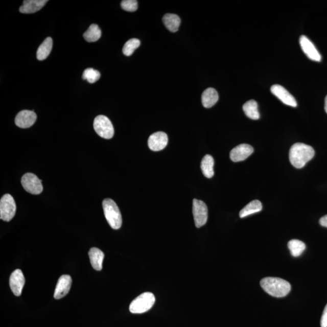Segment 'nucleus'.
Returning a JSON list of instances; mask_svg holds the SVG:
<instances>
[{
	"label": "nucleus",
	"instance_id": "28",
	"mask_svg": "<svg viewBox=\"0 0 327 327\" xmlns=\"http://www.w3.org/2000/svg\"><path fill=\"white\" fill-rule=\"evenodd\" d=\"M121 6L124 11L135 12L138 9V2L136 0H124L121 3Z\"/></svg>",
	"mask_w": 327,
	"mask_h": 327
},
{
	"label": "nucleus",
	"instance_id": "4",
	"mask_svg": "<svg viewBox=\"0 0 327 327\" xmlns=\"http://www.w3.org/2000/svg\"><path fill=\"white\" fill-rule=\"evenodd\" d=\"M155 302L154 294L150 292L144 293L136 297L130 303V312L133 314H142L152 309Z\"/></svg>",
	"mask_w": 327,
	"mask_h": 327
},
{
	"label": "nucleus",
	"instance_id": "8",
	"mask_svg": "<svg viewBox=\"0 0 327 327\" xmlns=\"http://www.w3.org/2000/svg\"><path fill=\"white\" fill-rule=\"evenodd\" d=\"M193 214H194L195 226L200 228L207 221L208 208L203 201L194 199L193 201Z\"/></svg>",
	"mask_w": 327,
	"mask_h": 327
},
{
	"label": "nucleus",
	"instance_id": "26",
	"mask_svg": "<svg viewBox=\"0 0 327 327\" xmlns=\"http://www.w3.org/2000/svg\"><path fill=\"white\" fill-rule=\"evenodd\" d=\"M141 44L138 39L132 38L126 42L123 48V52L126 56L129 57L133 54L134 51L139 47Z\"/></svg>",
	"mask_w": 327,
	"mask_h": 327
},
{
	"label": "nucleus",
	"instance_id": "1",
	"mask_svg": "<svg viewBox=\"0 0 327 327\" xmlns=\"http://www.w3.org/2000/svg\"><path fill=\"white\" fill-rule=\"evenodd\" d=\"M315 156V150L312 146L306 144H294L290 150L289 159L291 164L297 169H301Z\"/></svg>",
	"mask_w": 327,
	"mask_h": 327
},
{
	"label": "nucleus",
	"instance_id": "29",
	"mask_svg": "<svg viewBox=\"0 0 327 327\" xmlns=\"http://www.w3.org/2000/svg\"><path fill=\"white\" fill-rule=\"evenodd\" d=\"M320 326L321 327H327V304L323 310L321 320H320Z\"/></svg>",
	"mask_w": 327,
	"mask_h": 327
},
{
	"label": "nucleus",
	"instance_id": "18",
	"mask_svg": "<svg viewBox=\"0 0 327 327\" xmlns=\"http://www.w3.org/2000/svg\"><path fill=\"white\" fill-rule=\"evenodd\" d=\"M202 104L205 108H211L218 102L219 96L214 88H208L202 95Z\"/></svg>",
	"mask_w": 327,
	"mask_h": 327
},
{
	"label": "nucleus",
	"instance_id": "2",
	"mask_svg": "<svg viewBox=\"0 0 327 327\" xmlns=\"http://www.w3.org/2000/svg\"><path fill=\"white\" fill-rule=\"evenodd\" d=\"M260 284L265 292L273 297H285L291 290L290 284L279 277H265L261 281Z\"/></svg>",
	"mask_w": 327,
	"mask_h": 327
},
{
	"label": "nucleus",
	"instance_id": "5",
	"mask_svg": "<svg viewBox=\"0 0 327 327\" xmlns=\"http://www.w3.org/2000/svg\"><path fill=\"white\" fill-rule=\"evenodd\" d=\"M95 130L98 135L104 139H111L114 135V128L112 122L104 115H99L95 119Z\"/></svg>",
	"mask_w": 327,
	"mask_h": 327
},
{
	"label": "nucleus",
	"instance_id": "21",
	"mask_svg": "<svg viewBox=\"0 0 327 327\" xmlns=\"http://www.w3.org/2000/svg\"><path fill=\"white\" fill-rule=\"evenodd\" d=\"M243 110L245 115L251 120H256L260 118L258 103L253 100L248 101L244 104Z\"/></svg>",
	"mask_w": 327,
	"mask_h": 327
},
{
	"label": "nucleus",
	"instance_id": "25",
	"mask_svg": "<svg viewBox=\"0 0 327 327\" xmlns=\"http://www.w3.org/2000/svg\"><path fill=\"white\" fill-rule=\"evenodd\" d=\"M288 247H289L291 254L293 256L298 257L306 250V245L301 241L292 240L288 243Z\"/></svg>",
	"mask_w": 327,
	"mask_h": 327
},
{
	"label": "nucleus",
	"instance_id": "13",
	"mask_svg": "<svg viewBox=\"0 0 327 327\" xmlns=\"http://www.w3.org/2000/svg\"><path fill=\"white\" fill-rule=\"evenodd\" d=\"M254 152L253 147L247 144H242L232 149L230 153L232 161L237 162L244 161Z\"/></svg>",
	"mask_w": 327,
	"mask_h": 327
},
{
	"label": "nucleus",
	"instance_id": "15",
	"mask_svg": "<svg viewBox=\"0 0 327 327\" xmlns=\"http://www.w3.org/2000/svg\"><path fill=\"white\" fill-rule=\"evenodd\" d=\"M72 278L71 276L64 274L62 275L58 281L54 293V298L60 299L67 295L69 292L72 285Z\"/></svg>",
	"mask_w": 327,
	"mask_h": 327
},
{
	"label": "nucleus",
	"instance_id": "24",
	"mask_svg": "<svg viewBox=\"0 0 327 327\" xmlns=\"http://www.w3.org/2000/svg\"><path fill=\"white\" fill-rule=\"evenodd\" d=\"M101 31L97 25L93 24L85 32L83 37L87 42H96L101 38Z\"/></svg>",
	"mask_w": 327,
	"mask_h": 327
},
{
	"label": "nucleus",
	"instance_id": "6",
	"mask_svg": "<svg viewBox=\"0 0 327 327\" xmlns=\"http://www.w3.org/2000/svg\"><path fill=\"white\" fill-rule=\"evenodd\" d=\"M16 210V206L14 198L9 194L3 196L0 201V218L1 220L6 222L11 221L14 217Z\"/></svg>",
	"mask_w": 327,
	"mask_h": 327
},
{
	"label": "nucleus",
	"instance_id": "7",
	"mask_svg": "<svg viewBox=\"0 0 327 327\" xmlns=\"http://www.w3.org/2000/svg\"><path fill=\"white\" fill-rule=\"evenodd\" d=\"M21 184L29 194L39 195L43 191L42 181L31 173H26L21 178Z\"/></svg>",
	"mask_w": 327,
	"mask_h": 327
},
{
	"label": "nucleus",
	"instance_id": "12",
	"mask_svg": "<svg viewBox=\"0 0 327 327\" xmlns=\"http://www.w3.org/2000/svg\"><path fill=\"white\" fill-rule=\"evenodd\" d=\"M25 284V278L22 271L19 269L15 270L9 278V286L15 296L21 295Z\"/></svg>",
	"mask_w": 327,
	"mask_h": 327
},
{
	"label": "nucleus",
	"instance_id": "31",
	"mask_svg": "<svg viewBox=\"0 0 327 327\" xmlns=\"http://www.w3.org/2000/svg\"><path fill=\"white\" fill-rule=\"evenodd\" d=\"M325 110L326 113H327V96L325 98Z\"/></svg>",
	"mask_w": 327,
	"mask_h": 327
},
{
	"label": "nucleus",
	"instance_id": "27",
	"mask_svg": "<svg viewBox=\"0 0 327 327\" xmlns=\"http://www.w3.org/2000/svg\"><path fill=\"white\" fill-rule=\"evenodd\" d=\"M101 77V74L97 70L94 69V68H89L84 71L83 74V79L87 80L89 83H95Z\"/></svg>",
	"mask_w": 327,
	"mask_h": 327
},
{
	"label": "nucleus",
	"instance_id": "20",
	"mask_svg": "<svg viewBox=\"0 0 327 327\" xmlns=\"http://www.w3.org/2000/svg\"><path fill=\"white\" fill-rule=\"evenodd\" d=\"M52 46H53V41L51 37H48L42 42V43L39 46L37 52V57L39 61L45 60L49 54H51Z\"/></svg>",
	"mask_w": 327,
	"mask_h": 327
},
{
	"label": "nucleus",
	"instance_id": "14",
	"mask_svg": "<svg viewBox=\"0 0 327 327\" xmlns=\"http://www.w3.org/2000/svg\"><path fill=\"white\" fill-rule=\"evenodd\" d=\"M168 144V136L162 132L153 133L148 139V146L153 151H160L165 148Z\"/></svg>",
	"mask_w": 327,
	"mask_h": 327
},
{
	"label": "nucleus",
	"instance_id": "22",
	"mask_svg": "<svg viewBox=\"0 0 327 327\" xmlns=\"http://www.w3.org/2000/svg\"><path fill=\"white\" fill-rule=\"evenodd\" d=\"M214 159L210 155H206L202 159L201 168L206 178H211L214 175Z\"/></svg>",
	"mask_w": 327,
	"mask_h": 327
},
{
	"label": "nucleus",
	"instance_id": "30",
	"mask_svg": "<svg viewBox=\"0 0 327 327\" xmlns=\"http://www.w3.org/2000/svg\"><path fill=\"white\" fill-rule=\"evenodd\" d=\"M319 223L322 227L327 228V215L323 216V217L320 219Z\"/></svg>",
	"mask_w": 327,
	"mask_h": 327
},
{
	"label": "nucleus",
	"instance_id": "10",
	"mask_svg": "<svg viewBox=\"0 0 327 327\" xmlns=\"http://www.w3.org/2000/svg\"><path fill=\"white\" fill-rule=\"evenodd\" d=\"M271 91L274 96L282 101L286 105L296 107L297 103L292 95L290 94L285 88L279 84L273 85L271 87Z\"/></svg>",
	"mask_w": 327,
	"mask_h": 327
},
{
	"label": "nucleus",
	"instance_id": "17",
	"mask_svg": "<svg viewBox=\"0 0 327 327\" xmlns=\"http://www.w3.org/2000/svg\"><path fill=\"white\" fill-rule=\"evenodd\" d=\"M91 266L97 271H101L103 269V263L104 258V254L99 248L96 247L91 248L89 251Z\"/></svg>",
	"mask_w": 327,
	"mask_h": 327
},
{
	"label": "nucleus",
	"instance_id": "3",
	"mask_svg": "<svg viewBox=\"0 0 327 327\" xmlns=\"http://www.w3.org/2000/svg\"><path fill=\"white\" fill-rule=\"evenodd\" d=\"M104 214L110 226L114 230L122 227V217L118 205L112 199L107 198L103 202Z\"/></svg>",
	"mask_w": 327,
	"mask_h": 327
},
{
	"label": "nucleus",
	"instance_id": "9",
	"mask_svg": "<svg viewBox=\"0 0 327 327\" xmlns=\"http://www.w3.org/2000/svg\"><path fill=\"white\" fill-rule=\"evenodd\" d=\"M299 44L303 53L311 60L320 62L322 60L321 55L308 38L305 35H302L299 38Z\"/></svg>",
	"mask_w": 327,
	"mask_h": 327
},
{
	"label": "nucleus",
	"instance_id": "23",
	"mask_svg": "<svg viewBox=\"0 0 327 327\" xmlns=\"http://www.w3.org/2000/svg\"><path fill=\"white\" fill-rule=\"evenodd\" d=\"M262 209H263V205L260 201H251L242 209L240 213V217L241 218L247 217L248 216L261 212Z\"/></svg>",
	"mask_w": 327,
	"mask_h": 327
},
{
	"label": "nucleus",
	"instance_id": "16",
	"mask_svg": "<svg viewBox=\"0 0 327 327\" xmlns=\"http://www.w3.org/2000/svg\"><path fill=\"white\" fill-rule=\"evenodd\" d=\"M48 2L47 0H25L19 8V12L25 14H34L40 11Z\"/></svg>",
	"mask_w": 327,
	"mask_h": 327
},
{
	"label": "nucleus",
	"instance_id": "11",
	"mask_svg": "<svg viewBox=\"0 0 327 327\" xmlns=\"http://www.w3.org/2000/svg\"><path fill=\"white\" fill-rule=\"evenodd\" d=\"M37 119V114L34 111L22 110L16 116L15 123L20 128L27 129L34 125Z\"/></svg>",
	"mask_w": 327,
	"mask_h": 327
},
{
	"label": "nucleus",
	"instance_id": "19",
	"mask_svg": "<svg viewBox=\"0 0 327 327\" xmlns=\"http://www.w3.org/2000/svg\"><path fill=\"white\" fill-rule=\"evenodd\" d=\"M162 21L167 29L172 32H177L181 24V19L177 15L173 14H166Z\"/></svg>",
	"mask_w": 327,
	"mask_h": 327
}]
</instances>
